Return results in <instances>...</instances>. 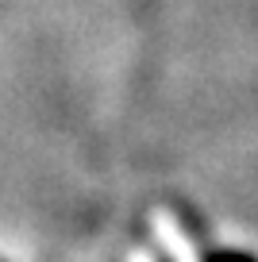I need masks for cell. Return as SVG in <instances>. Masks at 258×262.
I'll return each instance as SVG.
<instances>
[{"instance_id":"6da1fadb","label":"cell","mask_w":258,"mask_h":262,"mask_svg":"<svg viewBox=\"0 0 258 262\" xmlns=\"http://www.w3.org/2000/svg\"><path fill=\"white\" fill-rule=\"evenodd\" d=\"M204 262H258V258H250V254H243V251H208Z\"/></svg>"}]
</instances>
